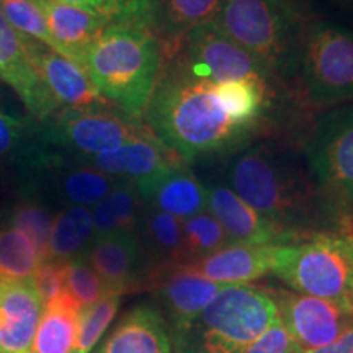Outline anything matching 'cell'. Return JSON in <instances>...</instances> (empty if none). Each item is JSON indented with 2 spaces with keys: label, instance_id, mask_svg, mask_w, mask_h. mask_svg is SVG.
<instances>
[{
  "label": "cell",
  "instance_id": "obj_1",
  "mask_svg": "<svg viewBox=\"0 0 353 353\" xmlns=\"http://www.w3.org/2000/svg\"><path fill=\"white\" fill-rule=\"evenodd\" d=\"M144 117L152 134L183 162L228 157L255 134L228 117L214 83L185 76L170 65L159 76Z\"/></svg>",
  "mask_w": 353,
  "mask_h": 353
},
{
  "label": "cell",
  "instance_id": "obj_2",
  "mask_svg": "<svg viewBox=\"0 0 353 353\" xmlns=\"http://www.w3.org/2000/svg\"><path fill=\"white\" fill-rule=\"evenodd\" d=\"M226 185L293 239L321 192L307 164L299 167L293 154L270 143H249L229 154Z\"/></svg>",
  "mask_w": 353,
  "mask_h": 353
},
{
  "label": "cell",
  "instance_id": "obj_3",
  "mask_svg": "<svg viewBox=\"0 0 353 353\" xmlns=\"http://www.w3.org/2000/svg\"><path fill=\"white\" fill-rule=\"evenodd\" d=\"M161 64V39L151 28L110 23L87 50L82 68L101 99L141 118L156 90Z\"/></svg>",
  "mask_w": 353,
  "mask_h": 353
},
{
  "label": "cell",
  "instance_id": "obj_4",
  "mask_svg": "<svg viewBox=\"0 0 353 353\" xmlns=\"http://www.w3.org/2000/svg\"><path fill=\"white\" fill-rule=\"evenodd\" d=\"M216 23L275 81H296L307 19L293 0H223Z\"/></svg>",
  "mask_w": 353,
  "mask_h": 353
},
{
  "label": "cell",
  "instance_id": "obj_5",
  "mask_svg": "<svg viewBox=\"0 0 353 353\" xmlns=\"http://www.w3.org/2000/svg\"><path fill=\"white\" fill-rule=\"evenodd\" d=\"M270 290L223 285L192 329L174 343L176 353H236L278 319Z\"/></svg>",
  "mask_w": 353,
  "mask_h": 353
},
{
  "label": "cell",
  "instance_id": "obj_6",
  "mask_svg": "<svg viewBox=\"0 0 353 353\" xmlns=\"http://www.w3.org/2000/svg\"><path fill=\"white\" fill-rule=\"evenodd\" d=\"M272 272L296 293L348 306L353 278V236L316 232L275 245Z\"/></svg>",
  "mask_w": 353,
  "mask_h": 353
},
{
  "label": "cell",
  "instance_id": "obj_7",
  "mask_svg": "<svg viewBox=\"0 0 353 353\" xmlns=\"http://www.w3.org/2000/svg\"><path fill=\"white\" fill-rule=\"evenodd\" d=\"M296 81L304 100L314 107L353 100V30L307 19Z\"/></svg>",
  "mask_w": 353,
  "mask_h": 353
},
{
  "label": "cell",
  "instance_id": "obj_8",
  "mask_svg": "<svg viewBox=\"0 0 353 353\" xmlns=\"http://www.w3.org/2000/svg\"><path fill=\"white\" fill-rule=\"evenodd\" d=\"M39 125L48 144L79 157L113 151L151 132L139 117L112 107L108 101L85 108H61Z\"/></svg>",
  "mask_w": 353,
  "mask_h": 353
},
{
  "label": "cell",
  "instance_id": "obj_9",
  "mask_svg": "<svg viewBox=\"0 0 353 353\" xmlns=\"http://www.w3.org/2000/svg\"><path fill=\"white\" fill-rule=\"evenodd\" d=\"M304 159L321 192L353 208V103L317 118L304 141Z\"/></svg>",
  "mask_w": 353,
  "mask_h": 353
},
{
  "label": "cell",
  "instance_id": "obj_10",
  "mask_svg": "<svg viewBox=\"0 0 353 353\" xmlns=\"http://www.w3.org/2000/svg\"><path fill=\"white\" fill-rule=\"evenodd\" d=\"M170 46H175L170 68L198 81L223 83L249 77L273 81L267 70L229 38L216 21L190 30Z\"/></svg>",
  "mask_w": 353,
  "mask_h": 353
},
{
  "label": "cell",
  "instance_id": "obj_11",
  "mask_svg": "<svg viewBox=\"0 0 353 353\" xmlns=\"http://www.w3.org/2000/svg\"><path fill=\"white\" fill-rule=\"evenodd\" d=\"M278 316L304 353L334 341L353 324V312L343 304L288 290H270Z\"/></svg>",
  "mask_w": 353,
  "mask_h": 353
},
{
  "label": "cell",
  "instance_id": "obj_12",
  "mask_svg": "<svg viewBox=\"0 0 353 353\" xmlns=\"http://www.w3.org/2000/svg\"><path fill=\"white\" fill-rule=\"evenodd\" d=\"M221 286L198 275L187 265L165 268L151 278L148 290L154 291L157 311L169 325L174 343L192 329L203 309L219 293Z\"/></svg>",
  "mask_w": 353,
  "mask_h": 353
},
{
  "label": "cell",
  "instance_id": "obj_13",
  "mask_svg": "<svg viewBox=\"0 0 353 353\" xmlns=\"http://www.w3.org/2000/svg\"><path fill=\"white\" fill-rule=\"evenodd\" d=\"M82 257L99 275L108 293L123 296L125 293L148 290L151 272L136 232L95 236Z\"/></svg>",
  "mask_w": 353,
  "mask_h": 353
},
{
  "label": "cell",
  "instance_id": "obj_14",
  "mask_svg": "<svg viewBox=\"0 0 353 353\" xmlns=\"http://www.w3.org/2000/svg\"><path fill=\"white\" fill-rule=\"evenodd\" d=\"M30 43L32 38L17 32L0 10V81L15 90L34 120L43 123L61 107L34 69Z\"/></svg>",
  "mask_w": 353,
  "mask_h": 353
},
{
  "label": "cell",
  "instance_id": "obj_15",
  "mask_svg": "<svg viewBox=\"0 0 353 353\" xmlns=\"http://www.w3.org/2000/svg\"><path fill=\"white\" fill-rule=\"evenodd\" d=\"M134 185L144 205L180 221L206 210V187L183 161H176Z\"/></svg>",
  "mask_w": 353,
  "mask_h": 353
},
{
  "label": "cell",
  "instance_id": "obj_16",
  "mask_svg": "<svg viewBox=\"0 0 353 353\" xmlns=\"http://www.w3.org/2000/svg\"><path fill=\"white\" fill-rule=\"evenodd\" d=\"M205 187L206 210L219 221L231 244L267 245L294 241L272 221L250 208L226 183H210Z\"/></svg>",
  "mask_w": 353,
  "mask_h": 353
},
{
  "label": "cell",
  "instance_id": "obj_17",
  "mask_svg": "<svg viewBox=\"0 0 353 353\" xmlns=\"http://www.w3.org/2000/svg\"><path fill=\"white\" fill-rule=\"evenodd\" d=\"M30 54L39 77L61 108H85L107 103L101 99L85 69L76 61L32 39Z\"/></svg>",
  "mask_w": 353,
  "mask_h": 353
},
{
  "label": "cell",
  "instance_id": "obj_18",
  "mask_svg": "<svg viewBox=\"0 0 353 353\" xmlns=\"http://www.w3.org/2000/svg\"><path fill=\"white\" fill-rule=\"evenodd\" d=\"M43 311L32 281L0 283V353H30Z\"/></svg>",
  "mask_w": 353,
  "mask_h": 353
},
{
  "label": "cell",
  "instance_id": "obj_19",
  "mask_svg": "<svg viewBox=\"0 0 353 353\" xmlns=\"http://www.w3.org/2000/svg\"><path fill=\"white\" fill-rule=\"evenodd\" d=\"M76 157L113 179L131 183L149 179L174 162L180 161L152 132L132 139L113 151L97 154V156Z\"/></svg>",
  "mask_w": 353,
  "mask_h": 353
},
{
  "label": "cell",
  "instance_id": "obj_20",
  "mask_svg": "<svg viewBox=\"0 0 353 353\" xmlns=\"http://www.w3.org/2000/svg\"><path fill=\"white\" fill-rule=\"evenodd\" d=\"M95 353H175V348L161 312L141 304L117 322Z\"/></svg>",
  "mask_w": 353,
  "mask_h": 353
},
{
  "label": "cell",
  "instance_id": "obj_21",
  "mask_svg": "<svg viewBox=\"0 0 353 353\" xmlns=\"http://www.w3.org/2000/svg\"><path fill=\"white\" fill-rule=\"evenodd\" d=\"M51 148L43 139L39 121L0 110V172L10 170L20 185L32 182Z\"/></svg>",
  "mask_w": 353,
  "mask_h": 353
},
{
  "label": "cell",
  "instance_id": "obj_22",
  "mask_svg": "<svg viewBox=\"0 0 353 353\" xmlns=\"http://www.w3.org/2000/svg\"><path fill=\"white\" fill-rule=\"evenodd\" d=\"M38 3L46 17L54 51L82 65L87 50L110 21L85 8L57 0H38Z\"/></svg>",
  "mask_w": 353,
  "mask_h": 353
},
{
  "label": "cell",
  "instance_id": "obj_23",
  "mask_svg": "<svg viewBox=\"0 0 353 353\" xmlns=\"http://www.w3.org/2000/svg\"><path fill=\"white\" fill-rule=\"evenodd\" d=\"M275 245L228 244L208 257L187 263V267L218 285L249 283L272 272Z\"/></svg>",
  "mask_w": 353,
  "mask_h": 353
},
{
  "label": "cell",
  "instance_id": "obj_24",
  "mask_svg": "<svg viewBox=\"0 0 353 353\" xmlns=\"http://www.w3.org/2000/svg\"><path fill=\"white\" fill-rule=\"evenodd\" d=\"M136 236L151 272V278L165 268L188 263L183 244L182 221L174 216L144 205L136 228Z\"/></svg>",
  "mask_w": 353,
  "mask_h": 353
},
{
  "label": "cell",
  "instance_id": "obj_25",
  "mask_svg": "<svg viewBox=\"0 0 353 353\" xmlns=\"http://www.w3.org/2000/svg\"><path fill=\"white\" fill-rule=\"evenodd\" d=\"M223 0H151L152 28L172 44L190 30L214 21Z\"/></svg>",
  "mask_w": 353,
  "mask_h": 353
},
{
  "label": "cell",
  "instance_id": "obj_26",
  "mask_svg": "<svg viewBox=\"0 0 353 353\" xmlns=\"http://www.w3.org/2000/svg\"><path fill=\"white\" fill-rule=\"evenodd\" d=\"M56 216L52 214L43 193L37 188H21L20 198L0 214V224L20 231L32 242L39 259L48 260L50 236Z\"/></svg>",
  "mask_w": 353,
  "mask_h": 353
},
{
  "label": "cell",
  "instance_id": "obj_27",
  "mask_svg": "<svg viewBox=\"0 0 353 353\" xmlns=\"http://www.w3.org/2000/svg\"><path fill=\"white\" fill-rule=\"evenodd\" d=\"M81 309L64 293L44 306L30 353H74Z\"/></svg>",
  "mask_w": 353,
  "mask_h": 353
},
{
  "label": "cell",
  "instance_id": "obj_28",
  "mask_svg": "<svg viewBox=\"0 0 353 353\" xmlns=\"http://www.w3.org/2000/svg\"><path fill=\"white\" fill-rule=\"evenodd\" d=\"M268 82L262 77L214 83V94L236 125L257 131L268 105Z\"/></svg>",
  "mask_w": 353,
  "mask_h": 353
},
{
  "label": "cell",
  "instance_id": "obj_29",
  "mask_svg": "<svg viewBox=\"0 0 353 353\" xmlns=\"http://www.w3.org/2000/svg\"><path fill=\"white\" fill-rule=\"evenodd\" d=\"M94 236L92 211L85 206H68L56 214L52 223L48 260L65 263L81 257Z\"/></svg>",
  "mask_w": 353,
  "mask_h": 353
},
{
  "label": "cell",
  "instance_id": "obj_30",
  "mask_svg": "<svg viewBox=\"0 0 353 353\" xmlns=\"http://www.w3.org/2000/svg\"><path fill=\"white\" fill-rule=\"evenodd\" d=\"M143 206L144 203L136 190V185L118 180L108 195L97 203L92 211L95 236L136 232Z\"/></svg>",
  "mask_w": 353,
  "mask_h": 353
},
{
  "label": "cell",
  "instance_id": "obj_31",
  "mask_svg": "<svg viewBox=\"0 0 353 353\" xmlns=\"http://www.w3.org/2000/svg\"><path fill=\"white\" fill-rule=\"evenodd\" d=\"M39 263L41 259L28 237L0 224V283L32 281Z\"/></svg>",
  "mask_w": 353,
  "mask_h": 353
},
{
  "label": "cell",
  "instance_id": "obj_32",
  "mask_svg": "<svg viewBox=\"0 0 353 353\" xmlns=\"http://www.w3.org/2000/svg\"><path fill=\"white\" fill-rule=\"evenodd\" d=\"M182 232L188 263L208 257L231 244L226 231L208 210L182 221Z\"/></svg>",
  "mask_w": 353,
  "mask_h": 353
},
{
  "label": "cell",
  "instance_id": "obj_33",
  "mask_svg": "<svg viewBox=\"0 0 353 353\" xmlns=\"http://www.w3.org/2000/svg\"><path fill=\"white\" fill-rule=\"evenodd\" d=\"M120 298L121 296L118 294H107L92 306L81 309L74 353H90L94 350V347L100 342L101 335L112 324L113 317L117 316Z\"/></svg>",
  "mask_w": 353,
  "mask_h": 353
},
{
  "label": "cell",
  "instance_id": "obj_34",
  "mask_svg": "<svg viewBox=\"0 0 353 353\" xmlns=\"http://www.w3.org/2000/svg\"><path fill=\"white\" fill-rule=\"evenodd\" d=\"M85 8L107 19L110 23H136L152 28L151 0H57Z\"/></svg>",
  "mask_w": 353,
  "mask_h": 353
},
{
  "label": "cell",
  "instance_id": "obj_35",
  "mask_svg": "<svg viewBox=\"0 0 353 353\" xmlns=\"http://www.w3.org/2000/svg\"><path fill=\"white\" fill-rule=\"evenodd\" d=\"M64 291L79 309H85L112 294L82 255L64 263Z\"/></svg>",
  "mask_w": 353,
  "mask_h": 353
},
{
  "label": "cell",
  "instance_id": "obj_36",
  "mask_svg": "<svg viewBox=\"0 0 353 353\" xmlns=\"http://www.w3.org/2000/svg\"><path fill=\"white\" fill-rule=\"evenodd\" d=\"M0 10L17 32L54 50L46 17L38 0H0Z\"/></svg>",
  "mask_w": 353,
  "mask_h": 353
},
{
  "label": "cell",
  "instance_id": "obj_37",
  "mask_svg": "<svg viewBox=\"0 0 353 353\" xmlns=\"http://www.w3.org/2000/svg\"><path fill=\"white\" fill-rule=\"evenodd\" d=\"M236 353H304L280 317L260 337Z\"/></svg>",
  "mask_w": 353,
  "mask_h": 353
},
{
  "label": "cell",
  "instance_id": "obj_38",
  "mask_svg": "<svg viewBox=\"0 0 353 353\" xmlns=\"http://www.w3.org/2000/svg\"><path fill=\"white\" fill-rule=\"evenodd\" d=\"M32 283L43 306H48L64 293V263L56 260H43L34 272Z\"/></svg>",
  "mask_w": 353,
  "mask_h": 353
},
{
  "label": "cell",
  "instance_id": "obj_39",
  "mask_svg": "<svg viewBox=\"0 0 353 353\" xmlns=\"http://www.w3.org/2000/svg\"><path fill=\"white\" fill-rule=\"evenodd\" d=\"M296 6L301 8L306 19H343L350 21L347 28L353 30V0H296Z\"/></svg>",
  "mask_w": 353,
  "mask_h": 353
},
{
  "label": "cell",
  "instance_id": "obj_40",
  "mask_svg": "<svg viewBox=\"0 0 353 353\" xmlns=\"http://www.w3.org/2000/svg\"><path fill=\"white\" fill-rule=\"evenodd\" d=\"M307 353H353V324L337 339V341Z\"/></svg>",
  "mask_w": 353,
  "mask_h": 353
},
{
  "label": "cell",
  "instance_id": "obj_41",
  "mask_svg": "<svg viewBox=\"0 0 353 353\" xmlns=\"http://www.w3.org/2000/svg\"><path fill=\"white\" fill-rule=\"evenodd\" d=\"M348 307L353 312V278H352V286H350V293H348Z\"/></svg>",
  "mask_w": 353,
  "mask_h": 353
},
{
  "label": "cell",
  "instance_id": "obj_42",
  "mask_svg": "<svg viewBox=\"0 0 353 353\" xmlns=\"http://www.w3.org/2000/svg\"><path fill=\"white\" fill-rule=\"evenodd\" d=\"M3 99H6V95H3L2 90H0V110H2L3 105H6V100H3Z\"/></svg>",
  "mask_w": 353,
  "mask_h": 353
},
{
  "label": "cell",
  "instance_id": "obj_43",
  "mask_svg": "<svg viewBox=\"0 0 353 353\" xmlns=\"http://www.w3.org/2000/svg\"><path fill=\"white\" fill-rule=\"evenodd\" d=\"M293 2H294V3H296V0H293Z\"/></svg>",
  "mask_w": 353,
  "mask_h": 353
}]
</instances>
